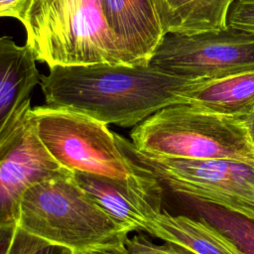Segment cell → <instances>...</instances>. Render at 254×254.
<instances>
[{
  "label": "cell",
  "instance_id": "obj_1",
  "mask_svg": "<svg viewBox=\"0 0 254 254\" xmlns=\"http://www.w3.org/2000/svg\"><path fill=\"white\" fill-rule=\"evenodd\" d=\"M200 80L170 73L152 64L56 65L41 75L47 105L83 113L105 124L136 126L159 110L186 103Z\"/></svg>",
  "mask_w": 254,
  "mask_h": 254
},
{
  "label": "cell",
  "instance_id": "obj_2",
  "mask_svg": "<svg viewBox=\"0 0 254 254\" xmlns=\"http://www.w3.org/2000/svg\"><path fill=\"white\" fill-rule=\"evenodd\" d=\"M17 227L72 253L124 245L132 232L100 206L73 174L32 186L22 197Z\"/></svg>",
  "mask_w": 254,
  "mask_h": 254
},
{
  "label": "cell",
  "instance_id": "obj_3",
  "mask_svg": "<svg viewBox=\"0 0 254 254\" xmlns=\"http://www.w3.org/2000/svg\"><path fill=\"white\" fill-rule=\"evenodd\" d=\"M21 23L26 45L49 67L132 65L106 23L100 0H28Z\"/></svg>",
  "mask_w": 254,
  "mask_h": 254
},
{
  "label": "cell",
  "instance_id": "obj_4",
  "mask_svg": "<svg viewBox=\"0 0 254 254\" xmlns=\"http://www.w3.org/2000/svg\"><path fill=\"white\" fill-rule=\"evenodd\" d=\"M36 133L64 169L108 178L163 199V186L147 170L128 160L107 124L83 113L50 105L32 107Z\"/></svg>",
  "mask_w": 254,
  "mask_h": 254
},
{
  "label": "cell",
  "instance_id": "obj_5",
  "mask_svg": "<svg viewBox=\"0 0 254 254\" xmlns=\"http://www.w3.org/2000/svg\"><path fill=\"white\" fill-rule=\"evenodd\" d=\"M140 151L182 159H228L254 165V141L246 121L188 104H175L134 127Z\"/></svg>",
  "mask_w": 254,
  "mask_h": 254
},
{
  "label": "cell",
  "instance_id": "obj_6",
  "mask_svg": "<svg viewBox=\"0 0 254 254\" xmlns=\"http://www.w3.org/2000/svg\"><path fill=\"white\" fill-rule=\"evenodd\" d=\"M123 155L173 192L254 219V165L228 159L160 157L138 150L114 133Z\"/></svg>",
  "mask_w": 254,
  "mask_h": 254
},
{
  "label": "cell",
  "instance_id": "obj_7",
  "mask_svg": "<svg viewBox=\"0 0 254 254\" xmlns=\"http://www.w3.org/2000/svg\"><path fill=\"white\" fill-rule=\"evenodd\" d=\"M150 64L196 80L254 69V34L227 25L192 35L165 34Z\"/></svg>",
  "mask_w": 254,
  "mask_h": 254
},
{
  "label": "cell",
  "instance_id": "obj_8",
  "mask_svg": "<svg viewBox=\"0 0 254 254\" xmlns=\"http://www.w3.org/2000/svg\"><path fill=\"white\" fill-rule=\"evenodd\" d=\"M29 106L0 139V228L17 227L20 203L35 184L72 175L40 141Z\"/></svg>",
  "mask_w": 254,
  "mask_h": 254
},
{
  "label": "cell",
  "instance_id": "obj_9",
  "mask_svg": "<svg viewBox=\"0 0 254 254\" xmlns=\"http://www.w3.org/2000/svg\"><path fill=\"white\" fill-rule=\"evenodd\" d=\"M106 23L132 65L148 64L164 32L153 0H100Z\"/></svg>",
  "mask_w": 254,
  "mask_h": 254
},
{
  "label": "cell",
  "instance_id": "obj_10",
  "mask_svg": "<svg viewBox=\"0 0 254 254\" xmlns=\"http://www.w3.org/2000/svg\"><path fill=\"white\" fill-rule=\"evenodd\" d=\"M41 81L36 58L26 44L17 45L11 37H0V139L26 108Z\"/></svg>",
  "mask_w": 254,
  "mask_h": 254
},
{
  "label": "cell",
  "instance_id": "obj_11",
  "mask_svg": "<svg viewBox=\"0 0 254 254\" xmlns=\"http://www.w3.org/2000/svg\"><path fill=\"white\" fill-rule=\"evenodd\" d=\"M75 182L108 213L131 231H145L148 216L162 210L163 199L108 178L73 173Z\"/></svg>",
  "mask_w": 254,
  "mask_h": 254
},
{
  "label": "cell",
  "instance_id": "obj_12",
  "mask_svg": "<svg viewBox=\"0 0 254 254\" xmlns=\"http://www.w3.org/2000/svg\"><path fill=\"white\" fill-rule=\"evenodd\" d=\"M145 232L194 254H243L229 237L200 217L195 219L162 209L148 217Z\"/></svg>",
  "mask_w": 254,
  "mask_h": 254
},
{
  "label": "cell",
  "instance_id": "obj_13",
  "mask_svg": "<svg viewBox=\"0 0 254 254\" xmlns=\"http://www.w3.org/2000/svg\"><path fill=\"white\" fill-rule=\"evenodd\" d=\"M186 103L245 119L254 111V69L230 76L200 80L185 93Z\"/></svg>",
  "mask_w": 254,
  "mask_h": 254
},
{
  "label": "cell",
  "instance_id": "obj_14",
  "mask_svg": "<svg viewBox=\"0 0 254 254\" xmlns=\"http://www.w3.org/2000/svg\"><path fill=\"white\" fill-rule=\"evenodd\" d=\"M235 0H153L164 34L192 35L227 27Z\"/></svg>",
  "mask_w": 254,
  "mask_h": 254
},
{
  "label": "cell",
  "instance_id": "obj_15",
  "mask_svg": "<svg viewBox=\"0 0 254 254\" xmlns=\"http://www.w3.org/2000/svg\"><path fill=\"white\" fill-rule=\"evenodd\" d=\"M183 198L197 217L208 221L223 232L243 254H254V219L192 197Z\"/></svg>",
  "mask_w": 254,
  "mask_h": 254
},
{
  "label": "cell",
  "instance_id": "obj_16",
  "mask_svg": "<svg viewBox=\"0 0 254 254\" xmlns=\"http://www.w3.org/2000/svg\"><path fill=\"white\" fill-rule=\"evenodd\" d=\"M68 251V249L51 244L17 227L7 254H67Z\"/></svg>",
  "mask_w": 254,
  "mask_h": 254
},
{
  "label": "cell",
  "instance_id": "obj_17",
  "mask_svg": "<svg viewBox=\"0 0 254 254\" xmlns=\"http://www.w3.org/2000/svg\"><path fill=\"white\" fill-rule=\"evenodd\" d=\"M124 245L130 254H194L193 252L172 242L155 244L147 236L136 234L125 239Z\"/></svg>",
  "mask_w": 254,
  "mask_h": 254
},
{
  "label": "cell",
  "instance_id": "obj_18",
  "mask_svg": "<svg viewBox=\"0 0 254 254\" xmlns=\"http://www.w3.org/2000/svg\"><path fill=\"white\" fill-rule=\"evenodd\" d=\"M227 25L254 34V0H235L228 13Z\"/></svg>",
  "mask_w": 254,
  "mask_h": 254
},
{
  "label": "cell",
  "instance_id": "obj_19",
  "mask_svg": "<svg viewBox=\"0 0 254 254\" xmlns=\"http://www.w3.org/2000/svg\"><path fill=\"white\" fill-rule=\"evenodd\" d=\"M28 0H0V17L15 18L21 22Z\"/></svg>",
  "mask_w": 254,
  "mask_h": 254
},
{
  "label": "cell",
  "instance_id": "obj_20",
  "mask_svg": "<svg viewBox=\"0 0 254 254\" xmlns=\"http://www.w3.org/2000/svg\"><path fill=\"white\" fill-rule=\"evenodd\" d=\"M17 227L0 228V254H7Z\"/></svg>",
  "mask_w": 254,
  "mask_h": 254
},
{
  "label": "cell",
  "instance_id": "obj_21",
  "mask_svg": "<svg viewBox=\"0 0 254 254\" xmlns=\"http://www.w3.org/2000/svg\"><path fill=\"white\" fill-rule=\"evenodd\" d=\"M67 254H130V253L126 249L125 245H119V246H112V247H104V248L82 252V253H72L69 250Z\"/></svg>",
  "mask_w": 254,
  "mask_h": 254
},
{
  "label": "cell",
  "instance_id": "obj_22",
  "mask_svg": "<svg viewBox=\"0 0 254 254\" xmlns=\"http://www.w3.org/2000/svg\"><path fill=\"white\" fill-rule=\"evenodd\" d=\"M246 121V124L249 128V131H250V134H251V137L254 141V111L247 117L244 119Z\"/></svg>",
  "mask_w": 254,
  "mask_h": 254
}]
</instances>
